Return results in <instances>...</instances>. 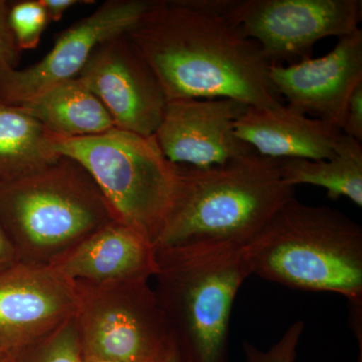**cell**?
Listing matches in <instances>:
<instances>
[{
    "label": "cell",
    "mask_w": 362,
    "mask_h": 362,
    "mask_svg": "<svg viewBox=\"0 0 362 362\" xmlns=\"http://www.w3.org/2000/svg\"><path fill=\"white\" fill-rule=\"evenodd\" d=\"M11 1L0 0V70H16L21 63V49L9 23Z\"/></svg>",
    "instance_id": "7402d4cb"
},
{
    "label": "cell",
    "mask_w": 362,
    "mask_h": 362,
    "mask_svg": "<svg viewBox=\"0 0 362 362\" xmlns=\"http://www.w3.org/2000/svg\"><path fill=\"white\" fill-rule=\"evenodd\" d=\"M49 268L74 285L150 280L156 273V247L139 233L115 221L92 233Z\"/></svg>",
    "instance_id": "5bb4252c"
},
{
    "label": "cell",
    "mask_w": 362,
    "mask_h": 362,
    "mask_svg": "<svg viewBox=\"0 0 362 362\" xmlns=\"http://www.w3.org/2000/svg\"><path fill=\"white\" fill-rule=\"evenodd\" d=\"M20 263L18 252L0 223V273Z\"/></svg>",
    "instance_id": "cb8c5ba5"
},
{
    "label": "cell",
    "mask_w": 362,
    "mask_h": 362,
    "mask_svg": "<svg viewBox=\"0 0 362 362\" xmlns=\"http://www.w3.org/2000/svg\"><path fill=\"white\" fill-rule=\"evenodd\" d=\"M9 23L21 52L33 49L51 21L40 0L11 1Z\"/></svg>",
    "instance_id": "ffe728a7"
},
{
    "label": "cell",
    "mask_w": 362,
    "mask_h": 362,
    "mask_svg": "<svg viewBox=\"0 0 362 362\" xmlns=\"http://www.w3.org/2000/svg\"><path fill=\"white\" fill-rule=\"evenodd\" d=\"M180 168L175 202L154 247H246L294 197L280 160L258 153L218 168Z\"/></svg>",
    "instance_id": "7a4b0ae2"
},
{
    "label": "cell",
    "mask_w": 362,
    "mask_h": 362,
    "mask_svg": "<svg viewBox=\"0 0 362 362\" xmlns=\"http://www.w3.org/2000/svg\"><path fill=\"white\" fill-rule=\"evenodd\" d=\"M245 249L266 280L362 300V228L337 209L293 197Z\"/></svg>",
    "instance_id": "3957f363"
},
{
    "label": "cell",
    "mask_w": 362,
    "mask_h": 362,
    "mask_svg": "<svg viewBox=\"0 0 362 362\" xmlns=\"http://www.w3.org/2000/svg\"><path fill=\"white\" fill-rule=\"evenodd\" d=\"M18 362H83V351L75 317L51 335L26 349Z\"/></svg>",
    "instance_id": "d6986e66"
},
{
    "label": "cell",
    "mask_w": 362,
    "mask_h": 362,
    "mask_svg": "<svg viewBox=\"0 0 362 362\" xmlns=\"http://www.w3.org/2000/svg\"><path fill=\"white\" fill-rule=\"evenodd\" d=\"M249 107L232 99L169 101L154 137L178 166L207 169L256 153L235 135L238 119Z\"/></svg>",
    "instance_id": "7c38bea8"
},
{
    "label": "cell",
    "mask_w": 362,
    "mask_h": 362,
    "mask_svg": "<svg viewBox=\"0 0 362 362\" xmlns=\"http://www.w3.org/2000/svg\"><path fill=\"white\" fill-rule=\"evenodd\" d=\"M18 107L49 134L59 137H87L115 127L104 105L78 77L54 86Z\"/></svg>",
    "instance_id": "2e32d148"
},
{
    "label": "cell",
    "mask_w": 362,
    "mask_h": 362,
    "mask_svg": "<svg viewBox=\"0 0 362 362\" xmlns=\"http://www.w3.org/2000/svg\"><path fill=\"white\" fill-rule=\"evenodd\" d=\"M361 0H223L226 13L270 66L312 58L314 45L358 30Z\"/></svg>",
    "instance_id": "ba28073f"
},
{
    "label": "cell",
    "mask_w": 362,
    "mask_h": 362,
    "mask_svg": "<svg viewBox=\"0 0 362 362\" xmlns=\"http://www.w3.org/2000/svg\"><path fill=\"white\" fill-rule=\"evenodd\" d=\"M49 133V132H47ZM52 148L92 176L117 221L156 245L175 202L180 168L168 160L153 136L112 129L87 137L49 133Z\"/></svg>",
    "instance_id": "8992f818"
},
{
    "label": "cell",
    "mask_w": 362,
    "mask_h": 362,
    "mask_svg": "<svg viewBox=\"0 0 362 362\" xmlns=\"http://www.w3.org/2000/svg\"><path fill=\"white\" fill-rule=\"evenodd\" d=\"M164 362H188L187 359L185 358L182 356H181L180 352L178 351V349H176L175 354H173L168 359H166Z\"/></svg>",
    "instance_id": "4316f807"
},
{
    "label": "cell",
    "mask_w": 362,
    "mask_h": 362,
    "mask_svg": "<svg viewBox=\"0 0 362 362\" xmlns=\"http://www.w3.org/2000/svg\"><path fill=\"white\" fill-rule=\"evenodd\" d=\"M153 288L176 346L188 362H228L230 313L252 275L237 245L156 247Z\"/></svg>",
    "instance_id": "277c9868"
},
{
    "label": "cell",
    "mask_w": 362,
    "mask_h": 362,
    "mask_svg": "<svg viewBox=\"0 0 362 362\" xmlns=\"http://www.w3.org/2000/svg\"><path fill=\"white\" fill-rule=\"evenodd\" d=\"M151 0H108L61 33L49 54L35 65L0 70V101L21 106L42 92L77 78L97 45L127 33Z\"/></svg>",
    "instance_id": "30bf717a"
},
{
    "label": "cell",
    "mask_w": 362,
    "mask_h": 362,
    "mask_svg": "<svg viewBox=\"0 0 362 362\" xmlns=\"http://www.w3.org/2000/svg\"><path fill=\"white\" fill-rule=\"evenodd\" d=\"M281 175L293 188L300 185L322 187L332 201L346 197L362 207V146L349 136L340 135L329 159H282Z\"/></svg>",
    "instance_id": "e0dca14e"
},
{
    "label": "cell",
    "mask_w": 362,
    "mask_h": 362,
    "mask_svg": "<svg viewBox=\"0 0 362 362\" xmlns=\"http://www.w3.org/2000/svg\"><path fill=\"white\" fill-rule=\"evenodd\" d=\"M83 356L114 362H164L177 349L149 280L75 285Z\"/></svg>",
    "instance_id": "52a82bcc"
},
{
    "label": "cell",
    "mask_w": 362,
    "mask_h": 362,
    "mask_svg": "<svg viewBox=\"0 0 362 362\" xmlns=\"http://www.w3.org/2000/svg\"><path fill=\"white\" fill-rule=\"evenodd\" d=\"M78 77L104 105L116 128L142 136L156 134L168 98L127 33L97 45Z\"/></svg>",
    "instance_id": "9c48e42d"
},
{
    "label": "cell",
    "mask_w": 362,
    "mask_h": 362,
    "mask_svg": "<svg viewBox=\"0 0 362 362\" xmlns=\"http://www.w3.org/2000/svg\"><path fill=\"white\" fill-rule=\"evenodd\" d=\"M78 294L49 267L18 263L0 273V349L18 357L77 313Z\"/></svg>",
    "instance_id": "8fae6325"
},
{
    "label": "cell",
    "mask_w": 362,
    "mask_h": 362,
    "mask_svg": "<svg viewBox=\"0 0 362 362\" xmlns=\"http://www.w3.org/2000/svg\"><path fill=\"white\" fill-rule=\"evenodd\" d=\"M269 76L287 105L341 131L350 97L362 84V30L338 39L321 58L272 65Z\"/></svg>",
    "instance_id": "4fadbf2b"
},
{
    "label": "cell",
    "mask_w": 362,
    "mask_h": 362,
    "mask_svg": "<svg viewBox=\"0 0 362 362\" xmlns=\"http://www.w3.org/2000/svg\"><path fill=\"white\" fill-rule=\"evenodd\" d=\"M83 362H114V361H105V359L95 358V357L83 356Z\"/></svg>",
    "instance_id": "83f0119b"
},
{
    "label": "cell",
    "mask_w": 362,
    "mask_h": 362,
    "mask_svg": "<svg viewBox=\"0 0 362 362\" xmlns=\"http://www.w3.org/2000/svg\"><path fill=\"white\" fill-rule=\"evenodd\" d=\"M0 362H18V357L13 356L6 350L0 349Z\"/></svg>",
    "instance_id": "484cf974"
},
{
    "label": "cell",
    "mask_w": 362,
    "mask_h": 362,
    "mask_svg": "<svg viewBox=\"0 0 362 362\" xmlns=\"http://www.w3.org/2000/svg\"><path fill=\"white\" fill-rule=\"evenodd\" d=\"M303 330V321L293 323L280 340L268 350H259L252 343L245 341L243 346L247 362H294Z\"/></svg>",
    "instance_id": "44dd1931"
},
{
    "label": "cell",
    "mask_w": 362,
    "mask_h": 362,
    "mask_svg": "<svg viewBox=\"0 0 362 362\" xmlns=\"http://www.w3.org/2000/svg\"><path fill=\"white\" fill-rule=\"evenodd\" d=\"M42 6L47 11L49 21H59L63 18L64 14L71 8V7L78 6V4H93L94 1H81V0H40Z\"/></svg>",
    "instance_id": "d4e9b609"
},
{
    "label": "cell",
    "mask_w": 362,
    "mask_h": 362,
    "mask_svg": "<svg viewBox=\"0 0 362 362\" xmlns=\"http://www.w3.org/2000/svg\"><path fill=\"white\" fill-rule=\"evenodd\" d=\"M59 157L39 121L0 101V183L42 170Z\"/></svg>",
    "instance_id": "ac0fdd59"
},
{
    "label": "cell",
    "mask_w": 362,
    "mask_h": 362,
    "mask_svg": "<svg viewBox=\"0 0 362 362\" xmlns=\"http://www.w3.org/2000/svg\"><path fill=\"white\" fill-rule=\"evenodd\" d=\"M117 221L92 176L69 157L0 183V223L20 263L51 267L92 233Z\"/></svg>",
    "instance_id": "5b68a950"
},
{
    "label": "cell",
    "mask_w": 362,
    "mask_h": 362,
    "mask_svg": "<svg viewBox=\"0 0 362 362\" xmlns=\"http://www.w3.org/2000/svg\"><path fill=\"white\" fill-rule=\"evenodd\" d=\"M126 33L168 102L226 98L251 108L283 104L261 47L228 16L223 0H151Z\"/></svg>",
    "instance_id": "6da1fadb"
},
{
    "label": "cell",
    "mask_w": 362,
    "mask_h": 362,
    "mask_svg": "<svg viewBox=\"0 0 362 362\" xmlns=\"http://www.w3.org/2000/svg\"><path fill=\"white\" fill-rule=\"evenodd\" d=\"M341 132L343 134L362 142V84L359 85L350 97Z\"/></svg>",
    "instance_id": "603a6c76"
},
{
    "label": "cell",
    "mask_w": 362,
    "mask_h": 362,
    "mask_svg": "<svg viewBox=\"0 0 362 362\" xmlns=\"http://www.w3.org/2000/svg\"><path fill=\"white\" fill-rule=\"evenodd\" d=\"M235 135L270 158L322 160L334 156L341 131L289 105L249 108L238 119Z\"/></svg>",
    "instance_id": "9a60e30c"
}]
</instances>
